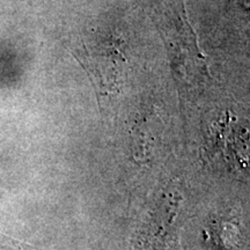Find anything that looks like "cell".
Segmentation results:
<instances>
[{"instance_id":"cell-1","label":"cell","mask_w":250,"mask_h":250,"mask_svg":"<svg viewBox=\"0 0 250 250\" xmlns=\"http://www.w3.org/2000/svg\"><path fill=\"white\" fill-rule=\"evenodd\" d=\"M208 140L214 154L220 153L230 167L241 170L250 169L248 133L229 117V114L212 125Z\"/></svg>"}]
</instances>
